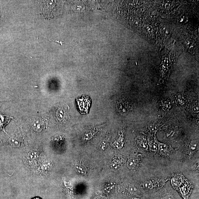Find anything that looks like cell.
<instances>
[{"instance_id":"cell-2","label":"cell","mask_w":199,"mask_h":199,"mask_svg":"<svg viewBox=\"0 0 199 199\" xmlns=\"http://www.w3.org/2000/svg\"><path fill=\"white\" fill-rule=\"evenodd\" d=\"M149 144L150 150L153 151H156L157 150L158 148L157 142L155 139L150 137L149 140Z\"/></svg>"},{"instance_id":"cell-9","label":"cell","mask_w":199,"mask_h":199,"mask_svg":"<svg viewBox=\"0 0 199 199\" xmlns=\"http://www.w3.org/2000/svg\"><path fill=\"white\" fill-rule=\"evenodd\" d=\"M33 199H41L39 198H33Z\"/></svg>"},{"instance_id":"cell-1","label":"cell","mask_w":199,"mask_h":199,"mask_svg":"<svg viewBox=\"0 0 199 199\" xmlns=\"http://www.w3.org/2000/svg\"><path fill=\"white\" fill-rule=\"evenodd\" d=\"M157 182V181H153L150 180L146 181L143 183V187L146 190H151L156 186V184Z\"/></svg>"},{"instance_id":"cell-3","label":"cell","mask_w":199,"mask_h":199,"mask_svg":"<svg viewBox=\"0 0 199 199\" xmlns=\"http://www.w3.org/2000/svg\"><path fill=\"white\" fill-rule=\"evenodd\" d=\"M137 160L136 158H131L127 162V165L129 169H134L137 166Z\"/></svg>"},{"instance_id":"cell-5","label":"cell","mask_w":199,"mask_h":199,"mask_svg":"<svg viewBox=\"0 0 199 199\" xmlns=\"http://www.w3.org/2000/svg\"><path fill=\"white\" fill-rule=\"evenodd\" d=\"M158 147L159 150L162 152L166 153H168L170 150V148L166 144L163 143H161L157 141Z\"/></svg>"},{"instance_id":"cell-8","label":"cell","mask_w":199,"mask_h":199,"mask_svg":"<svg viewBox=\"0 0 199 199\" xmlns=\"http://www.w3.org/2000/svg\"><path fill=\"white\" fill-rule=\"evenodd\" d=\"M160 199H173V197L172 195H168Z\"/></svg>"},{"instance_id":"cell-6","label":"cell","mask_w":199,"mask_h":199,"mask_svg":"<svg viewBox=\"0 0 199 199\" xmlns=\"http://www.w3.org/2000/svg\"><path fill=\"white\" fill-rule=\"evenodd\" d=\"M75 170L79 173L84 174L86 172V169L85 167L81 165H77L75 166Z\"/></svg>"},{"instance_id":"cell-10","label":"cell","mask_w":199,"mask_h":199,"mask_svg":"<svg viewBox=\"0 0 199 199\" xmlns=\"http://www.w3.org/2000/svg\"><path fill=\"white\" fill-rule=\"evenodd\" d=\"M134 199H140L137 198H134Z\"/></svg>"},{"instance_id":"cell-4","label":"cell","mask_w":199,"mask_h":199,"mask_svg":"<svg viewBox=\"0 0 199 199\" xmlns=\"http://www.w3.org/2000/svg\"><path fill=\"white\" fill-rule=\"evenodd\" d=\"M199 143L198 141L196 140H192L189 145V150L191 153H194L197 151L198 149Z\"/></svg>"},{"instance_id":"cell-7","label":"cell","mask_w":199,"mask_h":199,"mask_svg":"<svg viewBox=\"0 0 199 199\" xmlns=\"http://www.w3.org/2000/svg\"><path fill=\"white\" fill-rule=\"evenodd\" d=\"M129 190L130 192L132 194H135L137 192V188L134 187V185H131L130 187Z\"/></svg>"}]
</instances>
